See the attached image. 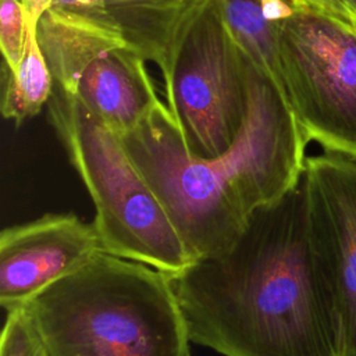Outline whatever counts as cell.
I'll return each mask as SVG.
<instances>
[{"label":"cell","instance_id":"obj_1","mask_svg":"<svg viewBox=\"0 0 356 356\" xmlns=\"http://www.w3.org/2000/svg\"><path fill=\"white\" fill-rule=\"evenodd\" d=\"M192 343L224 356H339L300 181L222 253L168 275Z\"/></svg>","mask_w":356,"mask_h":356},{"label":"cell","instance_id":"obj_2","mask_svg":"<svg viewBox=\"0 0 356 356\" xmlns=\"http://www.w3.org/2000/svg\"><path fill=\"white\" fill-rule=\"evenodd\" d=\"M249 81L246 122L216 157L188 153L163 102L121 135L193 261L225 252L252 214L291 191L305 171L309 140L284 92L250 60Z\"/></svg>","mask_w":356,"mask_h":356},{"label":"cell","instance_id":"obj_3","mask_svg":"<svg viewBox=\"0 0 356 356\" xmlns=\"http://www.w3.org/2000/svg\"><path fill=\"white\" fill-rule=\"evenodd\" d=\"M19 309L46 356H191L170 277L106 252Z\"/></svg>","mask_w":356,"mask_h":356},{"label":"cell","instance_id":"obj_4","mask_svg":"<svg viewBox=\"0 0 356 356\" xmlns=\"http://www.w3.org/2000/svg\"><path fill=\"white\" fill-rule=\"evenodd\" d=\"M54 89L49 118L95 204L93 224L104 252L167 275L184 270L193 259L121 136L75 95Z\"/></svg>","mask_w":356,"mask_h":356},{"label":"cell","instance_id":"obj_5","mask_svg":"<svg viewBox=\"0 0 356 356\" xmlns=\"http://www.w3.org/2000/svg\"><path fill=\"white\" fill-rule=\"evenodd\" d=\"M160 71L188 153L211 159L227 152L249 114V60L214 0L191 1Z\"/></svg>","mask_w":356,"mask_h":356},{"label":"cell","instance_id":"obj_6","mask_svg":"<svg viewBox=\"0 0 356 356\" xmlns=\"http://www.w3.org/2000/svg\"><path fill=\"white\" fill-rule=\"evenodd\" d=\"M284 95L307 140L356 159V28L296 10L280 31Z\"/></svg>","mask_w":356,"mask_h":356},{"label":"cell","instance_id":"obj_7","mask_svg":"<svg viewBox=\"0 0 356 356\" xmlns=\"http://www.w3.org/2000/svg\"><path fill=\"white\" fill-rule=\"evenodd\" d=\"M303 182L312 250L339 356H356V159L331 152L306 157Z\"/></svg>","mask_w":356,"mask_h":356},{"label":"cell","instance_id":"obj_8","mask_svg":"<svg viewBox=\"0 0 356 356\" xmlns=\"http://www.w3.org/2000/svg\"><path fill=\"white\" fill-rule=\"evenodd\" d=\"M97 229L72 213H49L0 234V305L11 310L103 253Z\"/></svg>","mask_w":356,"mask_h":356},{"label":"cell","instance_id":"obj_9","mask_svg":"<svg viewBox=\"0 0 356 356\" xmlns=\"http://www.w3.org/2000/svg\"><path fill=\"white\" fill-rule=\"evenodd\" d=\"M145 63L124 43L96 57L78 81L75 96L120 136L161 102Z\"/></svg>","mask_w":356,"mask_h":356},{"label":"cell","instance_id":"obj_10","mask_svg":"<svg viewBox=\"0 0 356 356\" xmlns=\"http://www.w3.org/2000/svg\"><path fill=\"white\" fill-rule=\"evenodd\" d=\"M36 40L56 86L75 95L86 67L106 50L124 44L120 32L46 8L35 25Z\"/></svg>","mask_w":356,"mask_h":356},{"label":"cell","instance_id":"obj_11","mask_svg":"<svg viewBox=\"0 0 356 356\" xmlns=\"http://www.w3.org/2000/svg\"><path fill=\"white\" fill-rule=\"evenodd\" d=\"M234 40L250 63L282 89L278 40L296 8L289 0H214Z\"/></svg>","mask_w":356,"mask_h":356},{"label":"cell","instance_id":"obj_12","mask_svg":"<svg viewBox=\"0 0 356 356\" xmlns=\"http://www.w3.org/2000/svg\"><path fill=\"white\" fill-rule=\"evenodd\" d=\"M124 42L146 61L163 67L185 10L192 0H104Z\"/></svg>","mask_w":356,"mask_h":356},{"label":"cell","instance_id":"obj_13","mask_svg":"<svg viewBox=\"0 0 356 356\" xmlns=\"http://www.w3.org/2000/svg\"><path fill=\"white\" fill-rule=\"evenodd\" d=\"M29 22L25 56L15 72L3 67L4 88L1 96V114L15 125L39 114L49 103L54 79L40 51L35 33V22Z\"/></svg>","mask_w":356,"mask_h":356},{"label":"cell","instance_id":"obj_14","mask_svg":"<svg viewBox=\"0 0 356 356\" xmlns=\"http://www.w3.org/2000/svg\"><path fill=\"white\" fill-rule=\"evenodd\" d=\"M28 14L21 0H0V47L4 65L15 72L25 56Z\"/></svg>","mask_w":356,"mask_h":356},{"label":"cell","instance_id":"obj_15","mask_svg":"<svg viewBox=\"0 0 356 356\" xmlns=\"http://www.w3.org/2000/svg\"><path fill=\"white\" fill-rule=\"evenodd\" d=\"M6 313L7 316L0 338V356H46L24 312L17 307Z\"/></svg>","mask_w":356,"mask_h":356},{"label":"cell","instance_id":"obj_16","mask_svg":"<svg viewBox=\"0 0 356 356\" xmlns=\"http://www.w3.org/2000/svg\"><path fill=\"white\" fill-rule=\"evenodd\" d=\"M46 8L118 32L107 13L104 0H50Z\"/></svg>","mask_w":356,"mask_h":356},{"label":"cell","instance_id":"obj_17","mask_svg":"<svg viewBox=\"0 0 356 356\" xmlns=\"http://www.w3.org/2000/svg\"><path fill=\"white\" fill-rule=\"evenodd\" d=\"M296 10H312L356 28V0H289Z\"/></svg>","mask_w":356,"mask_h":356},{"label":"cell","instance_id":"obj_18","mask_svg":"<svg viewBox=\"0 0 356 356\" xmlns=\"http://www.w3.org/2000/svg\"><path fill=\"white\" fill-rule=\"evenodd\" d=\"M25 6L26 14H28V19L31 22L38 21V18L40 17V14L46 10V7L49 6L50 0H21Z\"/></svg>","mask_w":356,"mask_h":356}]
</instances>
